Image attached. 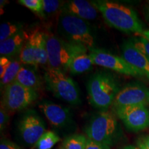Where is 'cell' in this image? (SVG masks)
<instances>
[{
    "instance_id": "6da1fadb",
    "label": "cell",
    "mask_w": 149,
    "mask_h": 149,
    "mask_svg": "<svg viewBox=\"0 0 149 149\" xmlns=\"http://www.w3.org/2000/svg\"><path fill=\"white\" fill-rule=\"evenodd\" d=\"M91 3L101 13L110 26L122 32L142 35L144 31L142 23L133 9L113 1L97 0Z\"/></svg>"
},
{
    "instance_id": "7a4b0ae2",
    "label": "cell",
    "mask_w": 149,
    "mask_h": 149,
    "mask_svg": "<svg viewBox=\"0 0 149 149\" xmlns=\"http://www.w3.org/2000/svg\"><path fill=\"white\" fill-rule=\"evenodd\" d=\"M48 54V65L53 69L68 70L71 59L80 53H87V48L66 41L51 32L45 33Z\"/></svg>"
},
{
    "instance_id": "3957f363",
    "label": "cell",
    "mask_w": 149,
    "mask_h": 149,
    "mask_svg": "<svg viewBox=\"0 0 149 149\" xmlns=\"http://www.w3.org/2000/svg\"><path fill=\"white\" fill-rule=\"evenodd\" d=\"M120 90L114 77L105 72L94 74L87 84L89 102L98 109L106 110L113 105Z\"/></svg>"
},
{
    "instance_id": "277c9868",
    "label": "cell",
    "mask_w": 149,
    "mask_h": 149,
    "mask_svg": "<svg viewBox=\"0 0 149 149\" xmlns=\"http://www.w3.org/2000/svg\"><path fill=\"white\" fill-rule=\"evenodd\" d=\"M118 132L116 117L105 111L93 117L86 128L87 138L109 146L115 142Z\"/></svg>"
},
{
    "instance_id": "5b68a950",
    "label": "cell",
    "mask_w": 149,
    "mask_h": 149,
    "mask_svg": "<svg viewBox=\"0 0 149 149\" xmlns=\"http://www.w3.org/2000/svg\"><path fill=\"white\" fill-rule=\"evenodd\" d=\"M47 88L55 95L72 105L81 103L79 89L71 78L60 70L48 68L44 73Z\"/></svg>"
},
{
    "instance_id": "8992f818",
    "label": "cell",
    "mask_w": 149,
    "mask_h": 149,
    "mask_svg": "<svg viewBox=\"0 0 149 149\" xmlns=\"http://www.w3.org/2000/svg\"><path fill=\"white\" fill-rule=\"evenodd\" d=\"M60 26L68 41L87 48H94V37L85 20L65 12L61 14Z\"/></svg>"
},
{
    "instance_id": "52a82bcc",
    "label": "cell",
    "mask_w": 149,
    "mask_h": 149,
    "mask_svg": "<svg viewBox=\"0 0 149 149\" xmlns=\"http://www.w3.org/2000/svg\"><path fill=\"white\" fill-rule=\"evenodd\" d=\"M38 97L37 92L13 81L3 88L1 106L8 111H21Z\"/></svg>"
},
{
    "instance_id": "ba28073f",
    "label": "cell",
    "mask_w": 149,
    "mask_h": 149,
    "mask_svg": "<svg viewBox=\"0 0 149 149\" xmlns=\"http://www.w3.org/2000/svg\"><path fill=\"white\" fill-rule=\"evenodd\" d=\"M93 64L107 68L119 73L139 77H143L138 70L130 65L122 57L97 48H91L89 53Z\"/></svg>"
},
{
    "instance_id": "9c48e42d",
    "label": "cell",
    "mask_w": 149,
    "mask_h": 149,
    "mask_svg": "<svg viewBox=\"0 0 149 149\" xmlns=\"http://www.w3.org/2000/svg\"><path fill=\"white\" fill-rule=\"evenodd\" d=\"M114 109L117 116L131 131L139 132L149 127V109L145 106H128Z\"/></svg>"
},
{
    "instance_id": "30bf717a",
    "label": "cell",
    "mask_w": 149,
    "mask_h": 149,
    "mask_svg": "<svg viewBox=\"0 0 149 149\" xmlns=\"http://www.w3.org/2000/svg\"><path fill=\"white\" fill-rule=\"evenodd\" d=\"M149 105V88L138 83L130 84L120 89L113 102L114 109L128 106Z\"/></svg>"
},
{
    "instance_id": "8fae6325",
    "label": "cell",
    "mask_w": 149,
    "mask_h": 149,
    "mask_svg": "<svg viewBox=\"0 0 149 149\" xmlns=\"http://www.w3.org/2000/svg\"><path fill=\"white\" fill-rule=\"evenodd\" d=\"M19 130L24 142L34 146L46 132V127L40 117L34 112L30 111L20 120Z\"/></svg>"
},
{
    "instance_id": "7c38bea8",
    "label": "cell",
    "mask_w": 149,
    "mask_h": 149,
    "mask_svg": "<svg viewBox=\"0 0 149 149\" xmlns=\"http://www.w3.org/2000/svg\"><path fill=\"white\" fill-rule=\"evenodd\" d=\"M122 49L123 58L149 80V58L137 49L130 40L124 43Z\"/></svg>"
},
{
    "instance_id": "4fadbf2b",
    "label": "cell",
    "mask_w": 149,
    "mask_h": 149,
    "mask_svg": "<svg viewBox=\"0 0 149 149\" xmlns=\"http://www.w3.org/2000/svg\"><path fill=\"white\" fill-rule=\"evenodd\" d=\"M39 108L51 125L55 127H63L69 122L70 111L66 107L45 101L40 104Z\"/></svg>"
},
{
    "instance_id": "5bb4252c",
    "label": "cell",
    "mask_w": 149,
    "mask_h": 149,
    "mask_svg": "<svg viewBox=\"0 0 149 149\" xmlns=\"http://www.w3.org/2000/svg\"><path fill=\"white\" fill-rule=\"evenodd\" d=\"M64 11L83 20H93L97 17L98 10L91 2L85 0H72L68 1Z\"/></svg>"
},
{
    "instance_id": "9a60e30c",
    "label": "cell",
    "mask_w": 149,
    "mask_h": 149,
    "mask_svg": "<svg viewBox=\"0 0 149 149\" xmlns=\"http://www.w3.org/2000/svg\"><path fill=\"white\" fill-rule=\"evenodd\" d=\"M29 35L23 31L19 32L14 36L0 42V54L3 57H11L20 53L24 42Z\"/></svg>"
},
{
    "instance_id": "2e32d148",
    "label": "cell",
    "mask_w": 149,
    "mask_h": 149,
    "mask_svg": "<svg viewBox=\"0 0 149 149\" xmlns=\"http://www.w3.org/2000/svg\"><path fill=\"white\" fill-rule=\"evenodd\" d=\"M15 81L26 87V88L36 91L40 87V78L35 70L22 66L18 72Z\"/></svg>"
},
{
    "instance_id": "e0dca14e",
    "label": "cell",
    "mask_w": 149,
    "mask_h": 149,
    "mask_svg": "<svg viewBox=\"0 0 149 149\" xmlns=\"http://www.w3.org/2000/svg\"><path fill=\"white\" fill-rule=\"evenodd\" d=\"M94 64L89 53H83L74 56L68 65V70L72 74H80L88 71Z\"/></svg>"
},
{
    "instance_id": "ac0fdd59",
    "label": "cell",
    "mask_w": 149,
    "mask_h": 149,
    "mask_svg": "<svg viewBox=\"0 0 149 149\" xmlns=\"http://www.w3.org/2000/svg\"><path fill=\"white\" fill-rule=\"evenodd\" d=\"M35 57L37 66H45L48 64V54L45 33L38 30H37L35 37Z\"/></svg>"
},
{
    "instance_id": "d6986e66",
    "label": "cell",
    "mask_w": 149,
    "mask_h": 149,
    "mask_svg": "<svg viewBox=\"0 0 149 149\" xmlns=\"http://www.w3.org/2000/svg\"><path fill=\"white\" fill-rule=\"evenodd\" d=\"M60 141V137L53 131H46L33 147L37 149H51Z\"/></svg>"
},
{
    "instance_id": "ffe728a7",
    "label": "cell",
    "mask_w": 149,
    "mask_h": 149,
    "mask_svg": "<svg viewBox=\"0 0 149 149\" xmlns=\"http://www.w3.org/2000/svg\"><path fill=\"white\" fill-rule=\"evenodd\" d=\"M87 137L83 135H72L63 141L60 149H86Z\"/></svg>"
},
{
    "instance_id": "44dd1931",
    "label": "cell",
    "mask_w": 149,
    "mask_h": 149,
    "mask_svg": "<svg viewBox=\"0 0 149 149\" xmlns=\"http://www.w3.org/2000/svg\"><path fill=\"white\" fill-rule=\"evenodd\" d=\"M22 68L21 62L18 61H12L11 64L6 71L4 75L1 78V86L3 88L9 84L15 81L18 72Z\"/></svg>"
},
{
    "instance_id": "7402d4cb",
    "label": "cell",
    "mask_w": 149,
    "mask_h": 149,
    "mask_svg": "<svg viewBox=\"0 0 149 149\" xmlns=\"http://www.w3.org/2000/svg\"><path fill=\"white\" fill-rule=\"evenodd\" d=\"M21 28L22 26L10 22L1 24L0 26V42H3L17 34L22 31Z\"/></svg>"
},
{
    "instance_id": "603a6c76",
    "label": "cell",
    "mask_w": 149,
    "mask_h": 149,
    "mask_svg": "<svg viewBox=\"0 0 149 149\" xmlns=\"http://www.w3.org/2000/svg\"><path fill=\"white\" fill-rule=\"evenodd\" d=\"M135 47L149 58V41L143 36L133 37L130 40Z\"/></svg>"
},
{
    "instance_id": "cb8c5ba5",
    "label": "cell",
    "mask_w": 149,
    "mask_h": 149,
    "mask_svg": "<svg viewBox=\"0 0 149 149\" xmlns=\"http://www.w3.org/2000/svg\"><path fill=\"white\" fill-rule=\"evenodd\" d=\"M18 3L38 14H44L42 0H19Z\"/></svg>"
},
{
    "instance_id": "d4e9b609",
    "label": "cell",
    "mask_w": 149,
    "mask_h": 149,
    "mask_svg": "<svg viewBox=\"0 0 149 149\" xmlns=\"http://www.w3.org/2000/svg\"><path fill=\"white\" fill-rule=\"evenodd\" d=\"M42 2L44 13H54L61 7V2L57 0H42Z\"/></svg>"
},
{
    "instance_id": "484cf974",
    "label": "cell",
    "mask_w": 149,
    "mask_h": 149,
    "mask_svg": "<svg viewBox=\"0 0 149 149\" xmlns=\"http://www.w3.org/2000/svg\"><path fill=\"white\" fill-rule=\"evenodd\" d=\"M86 149H111V148L108 145L102 144V143L87 138Z\"/></svg>"
},
{
    "instance_id": "4316f807",
    "label": "cell",
    "mask_w": 149,
    "mask_h": 149,
    "mask_svg": "<svg viewBox=\"0 0 149 149\" xmlns=\"http://www.w3.org/2000/svg\"><path fill=\"white\" fill-rule=\"evenodd\" d=\"M8 120L9 116L7 113L6 109H4L2 106H1V110H0V129H1V131L5 129Z\"/></svg>"
},
{
    "instance_id": "83f0119b",
    "label": "cell",
    "mask_w": 149,
    "mask_h": 149,
    "mask_svg": "<svg viewBox=\"0 0 149 149\" xmlns=\"http://www.w3.org/2000/svg\"><path fill=\"white\" fill-rule=\"evenodd\" d=\"M11 61L7 57L1 56L0 58V78H1L4 75L6 71L11 64Z\"/></svg>"
},
{
    "instance_id": "f1b7e54d",
    "label": "cell",
    "mask_w": 149,
    "mask_h": 149,
    "mask_svg": "<svg viewBox=\"0 0 149 149\" xmlns=\"http://www.w3.org/2000/svg\"><path fill=\"white\" fill-rule=\"evenodd\" d=\"M0 149H24L15 143L8 139H1L0 142Z\"/></svg>"
},
{
    "instance_id": "f546056e",
    "label": "cell",
    "mask_w": 149,
    "mask_h": 149,
    "mask_svg": "<svg viewBox=\"0 0 149 149\" xmlns=\"http://www.w3.org/2000/svg\"><path fill=\"white\" fill-rule=\"evenodd\" d=\"M137 146L139 149H149V135H144L137 140Z\"/></svg>"
},
{
    "instance_id": "4dcf8cb0",
    "label": "cell",
    "mask_w": 149,
    "mask_h": 149,
    "mask_svg": "<svg viewBox=\"0 0 149 149\" xmlns=\"http://www.w3.org/2000/svg\"><path fill=\"white\" fill-rule=\"evenodd\" d=\"M141 36H143L145 38L147 39L149 41V29L148 30H144V31L143 32Z\"/></svg>"
},
{
    "instance_id": "1f68e13d",
    "label": "cell",
    "mask_w": 149,
    "mask_h": 149,
    "mask_svg": "<svg viewBox=\"0 0 149 149\" xmlns=\"http://www.w3.org/2000/svg\"><path fill=\"white\" fill-rule=\"evenodd\" d=\"M122 149H139L137 146H133V145H127L123 147Z\"/></svg>"
},
{
    "instance_id": "d6a6232c",
    "label": "cell",
    "mask_w": 149,
    "mask_h": 149,
    "mask_svg": "<svg viewBox=\"0 0 149 149\" xmlns=\"http://www.w3.org/2000/svg\"><path fill=\"white\" fill-rule=\"evenodd\" d=\"M146 10V15H147V17H148V20H149V6H148V7H147Z\"/></svg>"
}]
</instances>
